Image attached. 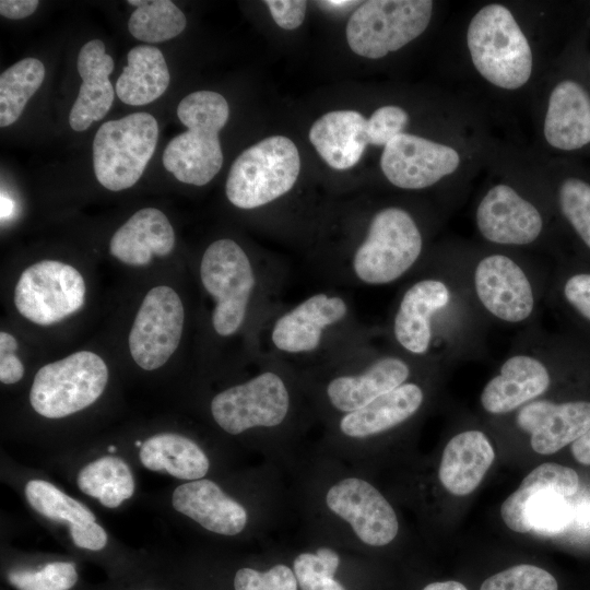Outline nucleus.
Here are the masks:
<instances>
[{
  "label": "nucleus",
  "instance_id": "nucleus-31",
  "mask_svg": "<svg viewBox=\"0 0 590 590\" xmlns=\"http://www.w3.org/2000/svg\"><path fill=\"white\" fill-rule=\"evenodd\" d=\"M76 484L81 492L107 508H116L129 499L135 487L129 465L116 456H104L87 463L79 472Z\"/></svg>",
  "mask_w": 590,
  "mask_h": 590
},
{
  "label": "nucleus",
  "instance_id": "nucleus-14",
  "mask_svg": "<svg viewBox=\"0 0 590 590\" xmlns=\"http://www.w3.org/2000/svg\"><path fill=\"white\" fill-rule=\"evenodd\" d=\"M350 370L337 371L326 384L330 405L344 414L359 410L406 382L410 357L397 351H377L369 343L342 355Z\"/></svg>",
  "mask_w": 590,
  "mask_h": 590
},
{
  "label": "nucleus",
  "instance_id": "nucleus-18",
  "mask_svg": "<svg viewBox=\"0 0 590 590\" xmlns=\"http://www.w3.org/2000/svg\"><path fill=\"white\" fill-rule=\"evenodd\" d=\"M326 503L368 545L384 546L397 536L399 523L393 508L365 480L349 477L338 482L329 488Z\"/></svg>",
  "mask_w": 590,
  "mask_h": 590
},
{
  "label": "nucleus",
  "instance_id": "nucleus-39",
  "mask_svg": "<svg viewBox=\"0 0 590 590\" xmlns=\"http://www.w3.org/2000/svg\"><path fill=\"white\" fill-rule=\"evenodd\" d=\"M294 571L286 565H275L267 571L240 568L234 578L235 590H297Z\"/></svg>",
  "mask_w": 590,
  "mask_h": 590
},
{
  "label": "nucleus",
  "instance_id": "nucleus-16",
  "mask_svg": "<svg viewBox=\"0 0 590 590\" xmlns=\"http://www.w3.org/2000/svg\"><path fill=\"white\" fill-rule=\"evenodd\" d=\"M474 296L492 318L508 324L529 320L536 306L534 284L527 270L503 253L482 257L473 267Z\"/></svg>",
  "mask_w": 590,
  "mask_h": 590
},
{
  "label": "nucleus",
  "instance_id": "nucleus-2",
  "mask_svg": "<svg viewBox=\"0 0 590 590\" xmlns=\"http://www.w3.org/2000/svg\"><path fill=\"white\" fill-rule=\"evenodd\" d=\"M199 281L210 299L209 323L219 340H233L246 331L253 335L262 318L279 304L282 267H261L232 238L213 240L198 268Z\"/></svg>",
  "mask_w": 590,
  "mask_h": 590
},
{
  "label": "nucleus",
  "instance_id": "nucleus-33",
  "mask_svg": "<svg viewBox=\"0 0 590 590\" xmlns=\"http://www.w3.org/2000/svg\"><path fill=\"white\" fill-rule=\"evenodd\" d=\"M135 10L129 17L131 35L145 43L165 42L179 35L187 20L179 8L169 0H129Z\"/></svg>",
  "mask_w": 590,
  "mask_h": 590
},
{
  "label": "nucleus",
  "instance_id": "nucleus-25",
  "mask_svg": "<svg viewBox=\"0 0 590 590\" xmlns=\"http://www.w3.org/2000/svg\"><path fill=\"white\" fill-rule=\"evenodd\" d=\"M309 140L330 167L349 169L358 163L368 144L367 119L356 110L329 111L312 123Z\"/></svg>",
  "mask_w": 590,
  "mask_h": 590
},
{
  "label": "nucleus",
  "instance_id": "nucleus-23",
  "mask_svg": "<svg viewBox=\"0 0 590 590\" xmlns=\"http://www.w3.org/2000/svg\"><path fill=\"white\" fill-rule=\"evenodd\" d=\"M172 505L204 529L222 535H236L247 523V511L243 505L206 479L177 486L173 492Z\"/></svg>",
  "mask_w": 590,
  "mask_h": 590
},
{
  "label": "nucleus",
  "instance_id": "nucleus-47",
  "mask_svg": "<svg viewBox=\"0 0 590 590\" xmlns=\"http://www.w3.org/2000/svg\"><path fill=\"white\" fill-rule=\"evenodd\" d=\"M423 590H468L464 585L458 581L449 580L442 582H432Z\"/></svg>",
  "mask_w": 590,
  "mask_h": 590
},
{
  "label": "nucleus",
  "instance_id": "nucleus-42",
  "mask_svg": "<svg viewBox=\"0 0 590 590\" xmlns=\"http://www.w3.org/2000/svg\"><path fill=\"white\" fill-rule=\"evenodd\" d=\"M563 295L580 316L590 321V273L569 276L564 284Z\"/></svg>",
  "mask_w": 590,
  "mask_h": 590
},
{
  "label": "nucleus",
  "instance_id": "nucleus-45",
  "mask_svg": "<svg viewBox=\"0 0 590 590\" xmlns=\"http://www.w3.org/2000/svg\"><path fill=\"white\" fill-rule=\"evenodd\" d=\"M38 4L37 0H1L0 14L7 19L21 20L33 14Z\"/></svg>",
  "mask_w": 590,
  "mask_h": 590
},
{
  "label": "nucleus",
  "instance_id": "nucleus-51",
  "mask_svg": "<svg viewBox=\"0 0 590 590\" xmlns=\"http://www.w3.org/2000/svg\"><path fill=\"white\" fill-rule=\"evenodd\" d=\"M108 450H109L110 452H114V451L116 450V448H115L114 446H109V447H108Z\"/></svg>",
  "mask_w": 590,
  "mask_h": 590
},
{
  "label": "nucleus",
  "instance_id": "nucleus-37",
  "mask_svg": "<svg viewBox=\"0 0 590 590\" xmlns=\"http://www.w3.org/2000/svg\"><path fill=\"white\" fill-rule=\"evenodd\" d=\"M558 202L564 216L590 249V185L578 178L564 180Z\"/></svg>",
  "mask_w": 590,
  "mask_h": 590
},
{
  "label": "nucleus",
  "instance_id": "nucleus-21",
  "mask_svg": "<svg viewBox=\"0 0 590 590\" xmlns=\"http://www.w3.org/2000/svg\"><path fill=\"white\" fill-rule=\"evenodd\" d=\"M550 385L551 373L541 355L514 353L502 363L498 374L483 388L481 404L491 414L509 413L536 400Z\"/></svg>",
  "mask_w": 590,
  "mask_h": 590
},
{
  "label": "nucleus",
  "instance_id": "nucleus-11",
  "mask_svg": "<svg viewBox=\"0 0 590 590\" xmlns=\"http://www.w3.org/2000/svg\"><path fill=\"white\" fill-rule=\"evenodd\" d=\"M266 368L249 379L217 392L211 400L214 422L227 434L255 427H276L285 422L292 398L280 362L267 358Z\"/></svg>",
  "mask_w": 590,
  "mask_h": 590
},
{
  "label": "nucleus",
  "instance_id": "nucleus-6",
  "mask_svg": "<svg viewBox=\"0 0 590 590\" xmlns=\"http://www.w3.org/2000/svg\"><path fill=\"white\" fill-rule=\"evenodd\" d=\"M467 43L475 69L492 84L516 90L530 79L531 48L506 7L482 8L469 24Z\"/></svg>",
  "mask_w": 590,
  "mask_h": 590
},
{
  "label": "nucleus",
  "instance_id": "nucleus-28",
  "mask_svg": "<svg viewBox=\"0 0 590 590\" xmlns=\"http://www.w3.org/2000/svg\"><path fill=\"white\" fill-rule=\"evenodd\" d=\"M424 398L418 384L406 381L366 406L344 414L339 428L351 438H365L387 432L411 418L421 409Z\"/></svg>",
  "mask_w": 590,
  "mask_h": 590
},
{
  "label": "nucleus",
  "instance_id": "nucleus-20",
  "mask_svg": "<svg viewBox=\"0 0 590 590\" xmlns=\"http://www.w3.org/2000/svg\"><path fill=\"white\" fill-rule=\"evenodd\" d=\"M516 422L520 429L530 434L535 452L552 455L590 428V402L533 400L518 410Z\"/></svg>",
  "mask_w": 590,
  "mask_h": 590
},
{
  "label": "nucleus",
  "instance_id": "nucleus-48",
  "mask_svg": "<svg viewBox=\"0 0 590 590\" xmlns=\"http://www.w3.org/2000/svg\"><path fill=\"white\" fill-rule=\"evenodd\" d=\"M321 4H327L328 7L332 8H345L351 7L356 3H361L359 1H347V0H330V1H321Z\"/></svg>",
  "mask_w": 590,
  "mask_h": 590
},
{
  "label": "nucleus",
  "instance_id": "nucleus-44",
  "mask_svg": "<svg viewBox=\"0 0 590 590\" xmlns=\"http://www.w3.org/2000/svg\"><path fill=\"white\" fill-rule=\"evenodd\" d=\"M69 530L74 545L81 548L101 551L108 541L106 531L96 521L72 526Z\"/></svg>",
  "mask_w": 590,
  "mask_h": 590
},
{
  "label": "nucleus",
  "instance_id": "nucleus-30",
  "mask_svg": "<svg viewBox=\"0 0 590 590\" xmlns=\"http://www.w3.org/2000/svg\"><path fill=\"white\" fill-rule=\"evenodd\" d=\"M127 66L116 82V94L132 106L149 104L164 94L170 75L162 51L153 46H135L127 55Z\"/></svg>",
  "mask_w": 590,
  "mask_h": 590
},
{
  "label": "nucleus",
  "instance_id": "nucleus-22",
  "mask_svg": "<svg viewBox=\"0 0 590 590\" xmlns=\"http://www.w3.org/2000/svg\"><path fill=\"white\" fill-rule=\"evenodd\" d=\"M176 243L168 217L156 208L133 213L111 236L109 253L129 267L149 266L172 253Z\"/></svg>",
  "mask_w": 590,
  "mask_h": 590
},
{
  "label": "nucleus",
  "instance_id": "nucleus-46",
  "mask_svg": "<svg viewBox=\"0 0 590 590\" xmlns=\"http://www.w3.org/2000/svg\"><path fill=\"white\" fill-rule=\"evenodd\" d=\"M571 452L579 463L590 465V428L573 442Z\"/></svg>",
  "mask_w": 590,
  "mask_h": 590
},
{
  "label": "nucleus",
  "instance_id": "nucleus-50",
  "mask_svg": "<svg viewBox=\"0 0 590 590\" xmlns=\"http://www.w3.org/2000/svg\"><path fill=\"white\" fill-rule=\"evenodd\" d=\"M142 444L143 442L141 440L135 441V446L139 447V448H141Z\"/></svg>",
  "mask_w": 590,
  "mask_h": 590
},
{
  "label": "nucleus",
  "instance_id": "nucleus-12",
  "mask_svg": "<svg viewBox=\"0 0 590 590\" xmlns=\"http://www.w3.org/2000/svg\"><path fill=\"white\" fill-rule=\"evenodd\" d=\"M430 0H369L362 2L346 25V42L356 55L378 59L397 51L428 26Z\"/></svg>",
  "mask_w": 590,
  "mask_h": 590
},
{
  "label": "nucleus",
  "instance_id": "nucleus-38",
  "mask_svg": "<svg viewBox=\"0 0 590 590\" xmlns=\"http://www.w3.org/2000/svg\"><path fill=\"white\" fill-rule=\"evenodd\" d=\"M480 590H558V585L545 569L521 564L488 577Z\"/></svg>",
  "mask_w": 590,
  "mask_h": 590
},
{
  "label": "nucleus",
  "instance_id": "nucleus-34",
  "mask_svg": "<svg viewBox=\"0 0 590 590\" xmlns=\"http://www.w3.org/2000/svg\"><path fill=\"white\" fill-rule=\"evenodd\" d=\"M30 506L44 517L69 527L94 522L95 515L81 502L67 495L50 482L31 480L24 488Z\"/></svg>",
  "mask_w": 590,
  "mask_h": 590
},
{
  "label": "nucleus",
  "instance_id": "nucleus-15",
  "mask_svg": "<svg viewBox=\"0 0 590 590\" xmlns=\"http://www.w3.org/2000/svg\"><path fill=\"white\" fill-rule=\"evenodd\" d=\"M186 309L179 293L169 285L151 287L141 300L128 334V350L141 369L164 366L182 339Z\"/></svg>",
  "mask_w": 590,
  "mask_h": 590
},
{
  "label": "nucleus",
  "instance_id": "nucleus-8",
  "mask_svg": "<svg viewBox=\"0 0 590 590\" xmlns=\"http://www.w3.org/2000/svg\"><path fill=\"white\" fill-rule=\"evenodd\" d=\"M300 157L294 142L271 135L251 145L234 161L225 184L232 205L253 210L285 196L296 184Z\"/></svg>",
  "mask_w": 590,
  "mask_h": 590
},
{
  "label": "nucleus",
  "instance_id": "nucleus-35",
  "mask_svg": "<svg viewBox=\"0 0 590 590\" xmlns=\"http://www.w3.org/2000/svg\"><path fill=\"white\" fill-rule=\"evenodd\" d=\"M339 564V555L328 547L296 556L293 568L300 590H345L333 577Z\"/></svg>",
  "mask_w": 590,
  "mask_h": 590
},
{
  "label": "nucleus",
  "instance_id": "nucleus-13",
  "mask_svg": "<svg viewBox=\"0 0 590 590\" xmlns=\"http://www.w3.org/2000/svg\"><path fill=\"white\" fill-rule=\"evenodd\" d=\"M86 283L76 267L45 259L25 268L16 280L13 304L21 317L48 327L76 314L85 304Z\"/></svg>",
  "mask_w": 590,
  "mask_h": 590
},
{
  "label": "nucleus",
  "instance_id": "nucleus-32",
  "mask_svg": "<svg viewBox=\"0 0 590 590\" xmlns=\"http://www.w3.org/2000/svg\"><path fill=\"white\" fill-rule=\"evenodd\" d=\"M45 67L36 58H24L0 75V127L15 122L28 99L40 87Z\"/></svg>",
  "mask_w": 590,
  "mask_h": 590
},
{
  "label": "nucleus",
  "instance_id": "nucleus-3",
  "mask_svg": "<svg viewBox=\"0 0 590 590\" xmlns=\"http://www.w3.org/2000/svg\"><path fill=\"white\" fill-rule=\"evenodd\" d=\"M423 249V235L411 213L386 206L373 215L365 235L344 259L324 274L354 286L389 285L416 268Z\"/></svg>",
  "mask_w": 590,
  "mask_h": 590
},
{
  "label": "nucleus",
  "instance_id": "nucleus-49",
  "mask_svg": "<svg viewBox=\"0 0 590 590\" xmlns=\"http://www.w3.org/2000/svg\"><path fill=\"white\" fill-rule=\"evenodd\" d=\"M12 201L9 200L7 197H3L1 198V214L2 216L4 215H9L12 211Z\"/></svg>",
  "mask_w": 590,
  "mask_h": 590
},
{
  "label": "nucleus",
  "instance_id": "nucleus-1",
  "mask_svg": "<svg viewBox=\"0 0 590 590\" xmlns=\"http://www.w3.org/2000/svg\"><path fill=\"white\" fill-rule=\"evenodd\" d=\"M369 334L345 294L319 291L292 306H274L258 324L252 343L255 355L285 365H326L369 343Z\"/></svg>",
  "mask_w": 590,
  "mask_h": 590
},
{
  "label": "nucleus",
  "instance_id": "nucleus-10",
  "mask_svg": "<svg viewBox=\"0 0 590 590\" xmlns=\"http://www.w3.org/2000/svg\"><path fill=\"white\" fill-rule=\"evenodd\" d=\"M157 139V121L144 111L104 122L93 141L97 181L111 191L132 187L153 156Z\"/></svg>",
  "mask_w": 590,
  "mask_h": 590
},
{
  "label": "nucleus",
  "instance_id": "nucleus-17",
  "mask_svg": "<svg viewBox=\"0 0 590 590\" xmlns=\"http://www.w3.org/2000/svg\"><path fill=\"white\" fill-rule=\"evenodd\" d=\"M458 152L415 134L401 133L384 146L380 167L386 178L402 189H424L459 166Z\"/></svg>",
  "mask_w": 590,
  "mask_h": 590
},
{
  "label": "nucleus",
  "instance_id": "nucleus-40",
  "mask_svg": "<svg viewBox=\"0 0 590 590\" xmlns=\"http://www.w3.org/2000/svg\"><path fill=\"white\" fill-rule=\"evenodd\" d=\"M408 122V113L399 106L388 105L376 109L367 119L368 144L385 146L403 133Z\"/></svg>",
  "mask_w": 590,
  "mask_h": 590
},
{
  "label": "nucleus",
  "instance_id": "nucleus-29",
  "mask_svg": "<svg viewBox=\"0 0 590 590\" xmlns=\"http://www.w3.org/2000/svg\"><path fill=\"white\" fill-rule=\"evenodd\" d=\"M139 458L149 470L166 472L180 480H200L210 467L204 451L190 438L162 433L143 441Z\"/></svg>",
  "mask_w": 590,
  "mask_h": 590
},
{
  "label": "nucleus",
  "instance_id": "nucleus-7",
  "mask_svg": "<svg viewBox=\"0 0 590 590\" xmlns=\"http://www.w3.org/2000/svg\"><path fill=\"white\" fill-rule=\"evenodd\" d=\"M579 487L577 472L557 463H543L532 470L500 507L506 526L512 531L555 535L571 523L574 507L568 497Z\"/></svg>",
  "mask_w": 590,
  "mask_h": 590
},
{
  "label": "nucleus",
  "instance_id": "nucleus-41",
  "mask_svg": "<svg viewBox=\"0 0 590 590\" xmlns=\"http://www.w3.org/2000/svg\"><path fill=\"white\" fill-rule=\"evenodd\" d=\"M17 341L13 334L0 332V381L4 385L19 382L24 375V366L16 355Z\"/></svg>",
  "mask_w": 590,
  "mask_h": 590
},
{
  "label": "nucleus",
  "instance_id": "nucleus-5",
  "mask_svg": "<svg viewBox=\"0 0 590 590\" xmlns=\"http://www.w3.org/2000/svg\"><path fill=\"white\" fill-rule=\"evenodd\" d=\"M458 294L438 274H425L406 285L391 315L390 339L408 357H435L442 332L457 311Z\"/></svg>",
  "mask_w": 590,
  "mask_h": 590
},
{
  "label": "nucleus",
  "instance_id": "nucleus-26",
  "mask_svg": "<svg viewBox=\"0 0 590 590\" xmlns=\"http://www.w3.org/2000/svg\"><path fill=\"white\" fill-rule=\"evenodd\" d=\"M547 143L573 151L590 143V96L577 82H559L548 98L544 120Z\"/></svg>",
  "mask_w": 590,
  "mask_h": 590
},
{
  "label": "nucleus",
  "instance_id": "nucleus-9",
  "mask_svg": "<svg viewBox=\"0 0 590 590\" xmlns=\"http://www.w3.org/2000/svg\"><path fill=\"white\" fill-rule=\"evenodd\" d=\"M108 378L109 370L101 355L87 350L78 351L37 370L30 390V403L46 418H62L95 403Z\"/></svg>",
  "mask_w": 590,
  "mask_h": 590
},
{
  "label": "nucleus",
  "instance_id": "nucleus-19",
  "mask_svg": "<svg viewBox=\"0 0 590 590\" xmlns=\"http://www.w3.org/2000/svg\"><path fill=\"white\" fill-rule=\"evenodd\" d=\"M476 226L489 243L504 246H526L541 235L540 211L508 185L491 188L476 209Z\"/></svg>",
  "mask_w": 590,
  "mask_h": 590
},
{
  "label": "nucleus",
  "instance_id": "nucleus-24",
  "mask_svg": "<svg viewBox=\"0 0 590 590\" xmlns=\"http://www.w3.org/2000/svg\"><path fill=\"white\" fill-rule=\"evenodd\" d=\"M76 68L82 83L69 123L74 131L81 132L101 120L113 105L115 91L109 74L114 70V60L106 54L101 39H92L81 48Z\"/></svg>",
  "mask_w": 590,
  "mask_h": 590
},
{
  "label": "nucleus",
  "instance_id": "nucleus-36",
  "mask_svg": "<svg viewBox=\"0 0 590 590\" xmlns=\"http://www.w3.org/2000/svg\"><path fill=\"white\" fill-rule=\"evenodd\" d=\"M8 580L17 590H70L78 581V573L73 563L52 562L35 571L11 570Z\"/></svg>",
  "mask_w": 590,
  "mask_h": 590
},
{
  "label": "nucleus",
  "instance_id": "nucleus-27",
  "mask_svg": "<svg viewBox=\"0 0 590 590\" xmlns=\"http://www.w3.org/2000/svg\"><path fill=\"white\" fill-rule=\"evenodd\" d=\"M494 458V448L484 433L474 429L462 432L453 436L444 449L439 480L449 493L468 495L480 485Z\"/></svg>",
  "mask_w": 590,
  "mask_h": 590
},
{
  "label": "nucleus",
  "instance_id": "nucleus-43",
  "mask_svg": "<svg viewBox=\"0 0 590 590\" xmlns=\"http://www.w3.org/2000/svg\"><path fill=\"white\" fill-rule=\"evenodd\" d=\"M274 22L284 30H295L305 19L307 2L303 0L264 1Z\"/></svg>",
  "mask_w": 590,
  "mask_h": 590
},
{
  "label": "nucleus",
  "instance_id": "nucleus-4",
  "mask_svg": "<svg viewBox=\"0 0 590 590\" xmlns=\"http://www.w3.org/2000/svg\"><path fill=\"white\" fill-rule=\"evenodd\" d=\"M177 116L187 131L174 137L166 145L163 165L177 180L204 186L223 164L219 132L227 122L228 104L216 92L197 91L180 101Z\"/></svg>",
  "mask_w": 590,
  "mask_h": 590
}]
</instances>
